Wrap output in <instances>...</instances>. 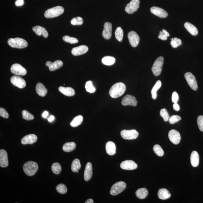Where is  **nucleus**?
Segmentation results:
<instances>
[{
    "mask_svg": "<svg viewBox=\"0 0 203 203\" xmlns=\"http://www.w3.org/2000/svg\"><path fill=\"white\" fill-rule=\"evenodd\" d=\"M7 42L11 47L16 48H25L28 46L27 41L21 38L9 39L8 40Z\"/></svg>",
    "mask_w": 203,
    "mask_h": 203,
    "instance_id": "3",
    "label": "nucleus"
},
{
    "mask_svg": "<svg viewBox=\"0 0 203 203\" xmlns=\"http://www.w3.org/2000/svg\"><path fill=\"white\" fill-rule=\"evenodd\" d=\"M89 50V48L85 45H81L74 47L72 50V54L74 56H79L85 54Z\"/></svg>",
    "mask_w": 203,
    "mask_h": 203,
    "instance_id": "17",
    "label": "nucleus"
},
{
    "mask_svg": "<svg viewBox=\"0 0 203 203\" xmlns=\"http://www.w3.org/2000/svg\"><path fill=\"white\" fill-rule=\"evenodd\" d=\"M163 63L164 58L162 56H160L156 59L152 68V72L154 75L158 76L160 75Z\"/></svg>",
    "mask_w": 203,
    "mask_h": 203,
    "instance_id": "5",
    "label": "nucleus"
},
{
    "mask_svg": "<svg viewBox=\"0 0 203 203\" xmlns=\"http://www.w3.org/2000/svg\"><path fill=\"white\" fill-rule=\"evenodd\" d=\"M36 92L40 96L44 97L47 92V89L41 83H37L36 86Z\"/></svg>",
    "mask_w": 203,
    "mask_h": 203,
    "instance_id": "26",
    "label": "nucleus"
},
{
    "mask_svg": "<svg viewBox=\"0 0 203 203\" xmlns=\"http://www.w3.org/2000/svg\"><path fill=\"white\" fill-rule=\"evenodd\" d=\"M168 136L170 141L174 144L178 145L180 143L181 137L178 131L175 129L171 130L169 132Z\"/></svg>",
    "mask_w": 203,
    "mask_h": 203,
    "instance_id": "13",
    "label": "nucleus"
},
{
    "mask_svg": "<svg viewBox=\"0 0 203 203\" xmlns=\"http://www.w3.org/2000/svg\"><path fill=\"white\" fill-rule=\"evenodd\" d=\"M32 30L38 36L43 35L44 37L46 38L48 36V33L46 29L40 26H36L33 27Z\"/></svg>",
    "mask_w": 203,
    "mask_h": 203,
    "instance_id": "23",
    "label": "nucleus"
},
{
    "mask_svg": "<svg viewBox=\"0 0 203 203\" xmlns=\"http://www.w3.org/2000/svg\"><path fill=\"white\" fill-rule=\"evenodd\" d=\"M11 71L12 74L17 75L24 76L27 73L26 69L19 64H14L11 66Z\"/></svg>",
    "mask_w": 203,
    "mask_h": 203,
    "instance_id": "12",
    "label": "nucleus"
},
{
    "mask_svg": "<svg viewBox=\"0 0 203 203\" xmlns=\"http://www.w3.org/2000/svg\"><path fill=\"white\" fill-rule=\"evenodd\" d=\"M56 190L58 192L62 194L66 193L67 192V188L66 186L63 184L58 185L56 186Z\"/></svg>",
    "mask_w": 203,
    "mask_h": 203,
    "instance_id": "43",
    "label": "nucleus"
},
{
    "mask_svg": "<svg viewBox=\"0 0 203 203\" xmlns=\"http://www.w3.org/2000/svg\"><path fill=\"white\" fill-rule=\"evenodd\" d=\"M115 36L116 38L118 41L120 42L122 41L123 38V32L121 28L120 27L117 28L115 32Z\"/></svg>",
    "mask_w": 203,
    "mask_h": 203,
    "instance_id": "36",
    "label": "nucleus"
},
{
    "mask_svg": "<svg viewBox=\"0 0 203 203\" xmlns=\"http://www.w3.org/2000/svg\"><path fill=\"white\" fill-rule=\"evenodd\" d=\"M93 175L92 165L91 162H88L86 165L84 173L85 181H88L90 180Z\"/></svg>",
    "mask_w": 203,
    "mask_h": 203,
    "instance_id": "22",
    "label": "nucleus"
},
{
    "mask_svg": "<svg viewBox=\"0 0 203 203\" xmlns=\"http://www.w3.org/2000/svg\"><path fill=\"white\" fill-rule=\"evenodd\" d=\"M197 123L200 130L203 132V116H200L198 117Z\"/></svg>",
    "mask_w": 203,
    "mask_h": 203,
    "instance_id": "48",
    "label": "nucleus"
},
{
    "mask_svg": "<svg viewBox=\"0 0 203 203\" xmlns=\"http://www.w3.org/2000/svg\"><path fill=\"white\" fill-rule=\"evenodd\" d=\"M173 108V109L176 111H179L180 109V107L177 103H174Z\"/></svg>",
    "mask_w": 203,
    "mask_h": 203,
    "instance_id": "52",
    "label": "nucleus"
},
{
    "mask_svg": "<svg viewBox=\"0 0 203 203\" xmlns=\"http://www.w3.org/2000/svg\"><path fill=\"white\" fill-rule=\"evenodd\" d=\"M39 166L36 162L30 161L26 162L23 166L24 171L28 176H32L37 172Z\"/></svg>",
    "mask_w": 203,
    "mask_h": 203,
    "instance_id": "2",
    "label": "nucleus"
},
{
    "mask_svg": "<svg viewBox=\"0 0 203 203\" xmlns=\"http://www.w3.org/2000/svg\"><path fill=\"white\" fill-rule=\"evenodd\" d=\"M120 167L123 169L133 170L138 167L137 164L132 160H126L123 161L120 164Z\"/></svg>",
    "mask_w": 203,
    "mask_h": 203,
    "instance_id": "16",
    "label": "nucleus"
},
{
    "mask_svg": "<svg viewBox=\"0 0 203 203\" xmlns=\"http://www.w3.org/2000/svg\"><path fill=\"white\" fill-rule=\"evenodd\" d=\"M120 134L123 139L128 140L135 139L138 136V132L135 129L123 130L121 132Z\"/></svg>",
    "mask_w": 203,
    "mask_h": 203,
    "instance_id": "8",
    "label": "nucleus"
},
{
    "mask_svg": "<svg viewBox=\"0 0 203 203\" xmlns=\"http://www.w3.org/2000/svg\"><path fill=\"white\" fill-rule=\"evenodd\" d=\"M122 104L123 106L130 105L136 107L137 105V101L135 97L131 95H127L122 99Z\"/></svg>",
    "mask_w": 203,
    "mask_h": 203,
    "instance_id": "14",
    "label": "nucleus"
},
{
    "mask_svg": "<svg viewBox=\"0 0 203 203\" xmlns=\"http://www.w3.org/2000/svg\"><path fill=\"white\" fill-rule=\"evenodd\" d=\"M154 152L156 155L159 157H162L164 154V152L160 146L158 145H156L153 147Z\"/></svg>",
    "mask_w": 203,
    "mask_h": 203,
    "instance_id": "39",
    "label": "nucleus"
},
{
    "mask_svg": "<svg viewBox=\"0 0 203 203\" xmlns=\"http://www.w3.org/2000/svg\"><path fill=\"white\" fill-rule=\"evenodd\" d=\"M8 164L7 152L6 150L1 149L0 151V166L2 167H6Z\"/></svg>",
    "mask_w": 203,
    "mask_h": 203,
    "instance_id": "19",
    "label": "nucleus"
},
{
    "mask_svg": "<svg viewBox=\"0 0 203 203\" xmlns=\"http://www.w3.org/2000/svg\"><path fill=\"white\" fill-rule=\"evenodd\" d=\"M136 194L138 198L142 200L145 198L148 195V190L146 188L139 189L136 191Z\"/></svg>",
    "mask_w": 203,
    "mask_h": 203,
    "instance_id": "30",
    "label": "nucleus"
},
{
    "mask_svg": "<svg viewBox=\"0 0 203 203\" xmlns=\"http://www.w3.org/2000/svg\"><path fill=\"white\" fill-rule=\"evenodd\" d=\"M140 2L139 0H131V1L127 5L125 10L129 14H132L136 12L139 7Z\"/></svg>",
    "mask_w": 203,
    "mask_h": 203,
    "instance_id": "9",
    "label": "nucleus"
},
{
    "mask_svg": "<svg viewBox=\"0 0 203 203\" xmlns=\"http://www.w3.org/2000/svg\"><path fill=\"white\" fill-rule=\"evenodd\" d=\"M54 118H54L53 116H51L50 118H48V120L50 122H52L54 120Z\"/></svg>",
    "mask_w": 203,
    "mask_h": 203,
    "instance_id": "54",
    "label": "nucleus"
},
{
    "mask_svg": "<svg viewBox=\"0 0 203 203\" xmlns=\"http://www.w3.org/2000/svg\"><path fill=\"white\" fill-rule=\"evenodd\" d=\"M81 167L80 161L78 159H75L73 161L72 164L71 169L74 172L78 173V170Z\"/></svg>",
    "mask_w": 203,
    "mask_h": 203,
    "instance_id": "35",
    "label": "nucleus"
},
{
    "mask_svg": "<svg viewBox=\"0 0 203 203\" xmlns=\"http://www.w3.org/2000/svg\"><path fill=\"white\" fill-rule=\"evenodd\" d=\"M83 121V118L81 115L77 116L70 123V125L73 127H76L81 124Z\"/></svg>",
    "mask_w": 203,
    "mask_h": 203,
    "instance_id": "34",
    "label": "nucleus"
},
{
    "mask_svg": "<svg viewBox=\"0 0 203 203\" xmlns=\"http://www.w3.org/2000/svg\"><path fill=\"white\" fill-rule=\"evenodd\" d=\"M106 150L107 154L110 156H113L116 153V146L114 142L109 141L106 145Z\"/></svg>",
    "mask_w": 203,
    "mask_h": 203,
    "instance_id": "27",
    "label": "nucleus"
},
{
    "mask_svg": "<svg viewBox=\"0 0 203 203\" xmlns=\"http://www.w3.org/2000/svg\"><path fill=\"white\" fill-rule=\"evenodd\" d=\"M63 39L65 42L70 43V44H75L78 42V40L77 39L68 36H63Z\"/></svg>",
    "mask_w": 203,
    "mask_h": 203,
    "instance_id": "41",
    "label": "nucleus"
},
{
    "mask_svg": "<svg viewBox=\"0 0 203 203\" xmlns=\"http://www.w3.org/2000/svg\"><path fill=\"white\" fill-rule=\"evenodd\" d=\"M51 168L53 172L56 175L59 174L62 170L61 165L58 162H55L53 164Z\"/></svg>",
    "mask_w": 203,
    "mask_h": 203,
    "instance_id": "37",
    "label": "nucleus"
},
{
    "mask_svg": "<svg viewBox=\"0 0 203 203\" xmlns=\"http://www.w3.org/2000/svg\"><path fill=\"white\" fill-rule=\"evenodd\" d=\"M58 90L64 95L67 96H73L75 94V91L74 89L70 87H64L60 86L58 88Z\"/></svg>",
    "mask_w": 203,
    "mask_h": 203,
    "instance_id": "24",
    "label": "nucleus"
},
{
    "mask_svg": "<svg viewBox=\"0 0 203 203\" xmlns=\"http://www.w3.org/2000/svg\"><path fill=\"white\" fill-rule=\"evenodd\" d=\"M161 86V82L160 81L158 80L156 82V84L154 86L151 90V94L152 95V98L153 99H156L157 98V92L158 90L160 88Z\"/></svg>",
    "mask_w": 203,
    "mask_h": 203,
    "instance_id": "33",
    "label": "nucleus"
},
{
    "mask_svg": "<svg viewBox=\"0 0 203 203\" xmlns=\"http://www.w3.org/2000/svg\"><path fill=\"white\" fill-rule=\"evenodd\" d=\"M83 23V20L82 17H77L72 19L71 23L73 25H81Z\"/></svg>",
    "mask_w": 203,
    "mask_h": 203,
    "instance_id": "44",
    "label": "nucleus"
},
{
    "mask_svg": "<svg viewBox=\"0 0 203 203\" xmlns=\"http://www.w3.org/2000/svg\"><path fill=\"white\" fill-rule=\"evenodd\" d=\"M103 26L104 29L102 34L103 37L105 39H109L112 36V24L109 22H105Z\"/></svg>",
    "mask_w": 203,
    "mask_h": 203,
    "instance_id": "15",
    "label": "nucleus"
},
{
    "mask_svg": "<svg viewBox=\"0 0 203 203\" xmlns=\"http://www.w3.org/2000/svg\"><path fill=\"white\" fill-rule=\"evenodd\" d=\"M38 138L36 135L30 134L25 136L21 140L23 145L32 144L36 142Z\"/></svg>",
    "mask_w": 203,
    "mask_h": 203,
    "instance_id": "20",
    "label": "nucleus"
},
{
    "mask_svg": "<svg viewBox=\"0 0 203 203\" xmlns=\"http://www.w3.org/2000/svg\"><path fill=\"white\" fill-rule=\"evenodd\" d=\"M200 157L198 153L196 151H193L190 156V161L193 167H197L199 165Z\"/></svg>",
    "mask_w": 203,
    "mask_h": 203,
    "instance_id": "25",
    "label": "nucleus"
},
{
    "mask_svg": "<svg viewBox=\"0 0 203 203\" xmlns=\"http://www.w3.org/2000/svg\"><path fill=\"white\" fill-rule=\"evenodd\" d=\"M64 12V9L61 6H57L47 10L45 16L47 18H52L60 16Z\"/></svg>",
    "mask_w": 203,
    "mask_h": 203,
    "instance_id": "4",
    "label": "nucleus"
},
{
    "mask_svg": "<svg viewBox=\"0 0 203 203\" xmlns=\"http://www.w3.org/2000/svg\"><path fill=\"white\" fill-rule=\"evenodd\" d=\"M158 197L162 200H166L171 197V195L167 189H160L158 193Z\"/></svg>",
    "mask_w": 203,
    "mask_h": 203,
    "instance_id": "28",
    "label": "nucleus"
},
{
    "mask_svg": "<svg viewBox=\"0 0 203 203\" xmlns=\"http://www.w3.org/2000/svg\"><path fill=\"white\" fill-rule=\"evenodd\" d=\"M151 11L153 14L160 18H166L168 16L167 12L160 8L153 7L151 8Z\"/></svg>",
    "mask_w": 203,
    "mask_h": 203,
    "instance_id": "18",
    "label": "nucleus"
},
{
    "mask_svg": "<svg viewBox=\"0 0 203 203\" xmlns=\"http://www.w3.org/2000/svg\"><path fill=\"white\" fill-rule=\"evenodd\" d=\"M126 89V86L123 83H116L111 87L109 90V95L112 98H118L124 94Z\"/></svg>",
    "mask_w": 203,
    "mask_h": 203,
    "instance_id": "1",
    "label": "nucleus"
},
{
    "mask_svg": "<svg viewBox=\"0 0 203 203\" xmlns=\"http://www.w3.org/2000/svg\"><path fill=\"white\" fill-rule=\"evenodd\" d=\"M10 81L14 85L20 89L25 87L26 82L23 78L18 76H14L11 78Z\"/></svg>",
    "mask_w": 203,
    "mask_h": 203,
    "instance_id": "11",
    "label": "nucleus"
},
{
    "mask_svg": "<svg viewBox=\"0 0 203 203\" xmlns=\"http://www.w3.org/2000/svg\"><path fill=\"white\" fill-rule=\"evenodd\" d=\"M46 65L48 67L50 71H53L61 67L63 65V63L61 60H56L53 63L48 61L46 62Z\"/></svg>",
    "mask_w": 203,
    "mask_h": 203,
    "instance_id": "21",
    "label": "nucleus"
},
{
    "mask_svg": "<svg viewBox=\"0 0 203 203\" xmlns=\"http://www.w3.org/2000/svg\"><path fill=\"white\" fill-rule=\"evenodd\" d=\"M48 115V113L47 111H45V112L43 113L42 114V116L43 118H46L47 117Z\"/></svg>",
    "mask_w": 203,
    "mask_h": 203,
    "instance_id": "53",
    "label": "nucleus"
},
{
    "mask_svg": "<svg viewBox=\"0 0 203 203\" xmlns=\"http://www.w3.org/2000/svg\"><path fill=\"white\" fill-rule=\"evenodd\" d=\"M23 0H17L15 2V5L17 6H21L23 5Z\"/></svg>",
    "mask_w": 203,
    "mask_h": 203,
    "instance_id": "51",
    "label": "nucleus"
},
{
    "mask_svg": "<svg viewBox=\"0 0 203 203\" xmlns=\"http://www.w3.org/2000/svg\"><path fill=\"white\" fill-rule=\"evenodd\" d=\"M171 46L173 48H176L182 45V41L180 39L177 38H172L171 39Z\"/></svg>",
    "mask_w": 203,
    "mask_h": 203,
    "instance_id": "42",
    "label": "nucleus"
},
{
    "mask_svg": "<svg viewBox=\"0 0 203 203\" xmlns=\"http://www.w3.org/2000/svg\"><path fill=\"white\" fill-rule=\"evenodd\" d=\"M76 145L74 142H66L64 144L63 147V149L64 152H72L75 149Z\"/></svg>",
    "mask_w": 203,
    "mask_h": 203,
    "instance_id": "31",
    "label": "nucleus"
},
{
    "mask_svg": "<svg viewBox=\"0 0 203 203\" xmlns=\"http://www.w3.org/2000/svg\"><path fill=\"white\" fill-rule=\"evenodd\" d=\"M126 186L127 185L123 181L116 183L111 188L110 194L113 196L118 195L124 191Z\"/></svg>",
    "mask_w": 203,
    "mask_h": 203,
    "instance_id": "6",
    "label": "nucleus"
},
{
    "mask_svg": "<svg viewBox=\"0 0 203 203\" xmlns=\"http://www.w3.org/2000/svg\"><path fill=\"white\" fill-rule=\"evenodd\" d=\"M184 27L186 30L193 36H196L198 33L197 29L196 28L190 23L185 22L184 24Z\"/></svg>",
    "mask_w": 203,
    "mask_h": 203,
    "instance_id": "29",
    "label": "nucleus"
},
{
    "mask_svg": "<svg viewBox=\"0 0 203 203\" xmlns=\"http://www.w3.org/2000/svg\"><path fill=\"white\" fill-rule=\"evenodd\" d=\"M181 118L180 116L177 115H173L171 116V118H169V122L171 124H173L176 123V122L179 121L181 120Z\"/></svg>",
    "mask_w": 203,
    "mask_h": 203,
    "instance_id": "47",
    "label": "nucleus"
},
{
    "mask_svg": "<svg viewBox=\"0 0 203 203\" xmlns=\"http://www.w3.org/2000/svg\"><path fill=\"white\" fill-rule=\"evenodd\" d=\"M0 116L2 118H8L9 116L7 111L2 107L0 108Z\"/></svg>",
    "mask_w": 203,
    "mask_h": 203,
    "instance_id": "49",
    "label": "nucleus"
},
{
    "mask_svg": "<svg viewBox=\"0 0 203 203\" xmlns=\"http://www.w3.org/2000/svg\"><path fill=\"white\" fill-rule=\"evenodd\" d=\"M130 44L132 47H135L138 46L140 41V37L138 34L133 31H130L128 35Z\"/></svg>",
    "mask_w": 203,
    "mask_h": 203,
    "instance_id": "10",
    "label": "nucleus"
},
{
    "mask_svg": "<svg viewBox=\"0 0 203 203\" xmlns=\"http://www.w3.org/2000/svg\"><path fill=\"white\" fill-rule=\"evenodd\" d=\"M85 203H94V202H93V200H92V199H89V200H87V201L85 202Z\"/></svg>",
    "mask_w": 203,
    "mask_h": 203,
    "instance_id": "55",
    "label": "nucleus"
},
{
    "mask_svg": "<svg viewBox=\"0 0 203 203\" xmlns=\"http://www.w3.org/2000/svg\"><path fill=\"white\" fill-rule=\"evenodd\" d=\"M184 76L186 81H187L189 86L193 90L196 91L197 90L198 85L197 82L196 81V78L192 73L187 72L185 73Z\"/></svg>",
    "mask_w": 203,
    "mask_h": 203,
    "instance_id": "7",
    "label": "nucleus"
},
{
    "mask_svg": "<svg viewBox=\"0 0 203 203\" xmlns=\"http://www.w3.org/2000/svg\"><path fill=\"white\" fill-rule=\"evenodd\" d=\"M160 115L162 118L165 122H167L169 120V115L166 109H161L160 112Z\"/></svg>",
    "mask_w": 203,
    "mask_h": 203,
    "instance_id": "46",
    "label": "nucleus"
},
{
    "mask_svg": "<svg viewBox=\"0 0 203 203\" xmlns=\"http://www.w3.org/2000/svg\"><path fill=\"white\" fill-rule=\"evenodd\" d=\"M170 36L169 34L165 30L163 29L162 31H160L159 35L158 36V38L162 40H167V37Z\"/></svg>",
    "mask_w": 203,
    "mask_h": 203,
    "instance_id": "45",
    "label": "nucleus"
},
{
    "mask_svg": "<svg viewBox=\"0 0 203 203\" xmlns=\"http://www.w3.org/2000/svg\"><path fill=\"white\" fill-rule=\"evenodd\" d=\"M116 59L114 57L111 56H105L103 58L102 62L106 65H111L115 63Z\"/></svg>",
    "mask_w": 203,
    "mask_h": 203,
    "instance_id": "32",
    "label": "nucleus"
},
{
    "mask_svg": "<svg viewBox=\"0 0 203 203\" xmlns=\"http://www.w3.org/2000/svg\"><path fill=\"white\" fill-rule=\"evenodd\" d=\"M85 88L87 91L89 93H93L96 91V88L93 86L92 82L90 81L86 83Z\"/></svg>",
    "mask_w": 203,
    "mask_h": 203,
    "instance_id": "38",
    "label": "nucleus"
},
{
    "mask_svg": "<svg viewBox=\"0 0 203 203\" xmlns=\"http://www.w3.org/2000/svg\"><path fill=\"white\" fill-rule=\"evenodd\" d=\"M178 99L179 96L178 93L176 92H173L172 93V98H171L173 103H177Z\"/></svg>",
    "mask_w": 203,
    "mask_h": 203,
    "instance_id": "50",
    "label": "nucleus"
},
{
    "mask_svg": "<svg viewBox=\"0 0 203 203\" xmlns=\"http://www.w3.org/2000/svg\"><path fill=\"white\" fill-rule=\"evenodd\" d=\"M23 118L27 120H31L34 119V116L26 110H23L22 111Z\"/></svg>",
    "mask_w": 203,
    "mask_h": 203,
    "instance_id": "40",
    "label": "nucleus"
}]
</instances>
